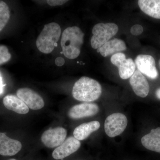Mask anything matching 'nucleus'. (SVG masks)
Wrapping results in <instances>:
<instances>
[{"label":"nucleus","mask_w":160,"mask_h":160,"mask_svg":"<svg viewBox=\"0 0 160 160\" xmlns=\"http://www.w3.org/2000/svg\"><path fill=\"white\" fill-rule=\"evenodd\" d=\"M84 33L78 26L66 28L63 31L61 45L66 58L74 59L79 56L84 42Z\"/></svg>","instance_id":"1"},{"label":"nucleus","mask_w":160,"mask_h":160,"mask_svg":"<svg viewBox=\"0 0 160 160\" xmlns=\"http://www.w3.org/2000/svg\"><path fill=\"white\" fill-rule=\"evenodd\" d=\"M102 88L96 80L87 77L80 78L75 83L72 94L76 100L81 102H93L101 96Z\"/></svg>","instance_id":"2"},{"label":"nucleus","mask_w":160,"mask_h":160,"mask_svg":"<svg viewBox=\"0 0 160 160\" xmlns=\"http://www.w3.org/2000/svg\"><path fill=\"white\" fill-rule=\"evenodd\" d=\"M61 34V29L58 23L46 24L36 41V46L41 52L49 54L57 46Z\"/></svg>","instance_id":"3"},{"label":"nucleus","mask_w":160,"mask_h":160,"mask_svg":"<svg viewBox=\"0 0 160 160\" xmlns=\"http://www.w3.org/2000/svg\"><path fill=\"white\" fill-rule=\"evenodd\" d=\"M118 31V27L113 23H98L92 29L91 46L97 49L114 37Z\"/></svg>","instance_id":"4"},{"label":"nucleus","mask_w":160,"mask_h":160,"mask_svg":"<svg viewBox=\"0 0 160 160\" xmlns=\"http://www.w3.org/2000/svg\"><path fill=\"white\" fill-rule=\"evenodd\" d=\"M127 124L128 120L125 115L120 112L112 113L106 118L105 132L109 137H115L122 133Z\"/></svg>","instance_id":"5"},{"label":"nucleus","mask_w":160,"mask_h":160,"mask_svg":"<svg viewBox=\"0 0 160 160\" xmlns=\"http://www.w3.org/2000/svg\"><path fill=\"white\" fill-rule=\"evenodd\" d=\"M110 61L118 68L119 74L122 79L130 78L135 71L136 65L133 60L131 58H126V55L122 52L113 54Z\"/></svg>","instance_id":"6"},{"label":"nucleus","mask_w":160,"mask_h":160,"mask_svg":"<svg viewBox=\"0 0 160 160\" xmlns=\"http://www.w3.org/2000/svg\"><path fill=\"white\" fill-rule=\"evenodd\" d=\"M135 64L139 71L152 79L158 78V72L154 58L149 55L140 54L135 60Z\"/></svg>","instance_id":"7"},{"label":"nucleus","mask_w":160,"mask_h":160,"mask_svg":"<svg viewBox=\"0 0 160 160\" xmlns=\"http://www.w3.org/2000/svg\"><path fill=\"white\" fill-rule=\"evenodd\" d=\"M67 130L62 127H58L49 129L43 132L41 140L47 147L52 148L58 147L65 141Z\"/></svg>","instance_id":"8"},{"label":"nucleus","mask_w":160,"mask_h":160,"mask_svg":"<svg viewBox=\"0 0 160 160\" xmlns=\"http://www.w3.org/2000/svg\"><path fill=\"white\" fill-rule=\"evenodd\" d=\"M16 93L18 97L30 109L39 110L45 106V102L42 98L36 92L29 88H20L18 89Z\"/></svg>","instance_id":"9"},{"label":"nucleus","mask_w":160,"mask_h":160,"mask_svg":"<svg viewBox=\"0 0 160 160\" xmlns=\"http://www.w3.org/2000/svg\"><path fill=\"white\" fill-rule=\"evenodd\" d=\"M81 143L74 137L67 138L62 145L57 147L52 153V156L56 160H62L77 151Z\"/></svg>","instance_id":"10"},{"label":"nucleus","mask_w":160,"mask_h":160,"mask_svg":"<svg viewBox=\"0 0 160 160\" xmlns=\"http://www.w3.org/2000/svg\"><path fill=\"white\" fill-rule=\"evenodd\" d=\"M99 108L95 103L85 102L75 105L68 112V116L72 119H77L93 116L97 114Z\"/></svg>","instance_id":"11"},{"label":"nucleus","mask_w":160,"mask_h":160,"mask_svg":"<svg viewBox=\"0 0 160 160\" xmlns=\"http://www.w3.org/2000/svg\"><path fill=\"white\" fill-rule=\"evenodd\" d=\"M129 83L138 96L145 98L149 94V85L146 77L138 70L135 71L130 77Z\"/></svg>","instance_id":"12"},{"label":"nucleus","mask_w":160,"mask_h":160,"mask_svg":"<svg viewBox=\"0 0 160 160\" xmlns=\"http://www.w3.org/2000/svg\"><path fill=\"white\" fill-rule=\"evenodd\" d=\"M22 144L18 140L12 139L5 133L0 132V155L12 156L21 150Z\"/></svg>","instance_id":"13"},{"label":"nucleus","mask_w":160,"mask_h":160,"mask_svg":"<svg viewBox=\"0 0 160 160\" xmlns=\"http://www.w3.org/2000/svg\"><path fill=\"white\" fill-rule=\"evenodd\" d=\"M127 49L126 43L119 39L114 38L109 40L102 47L97 49V52H100L104 57L110 55L115 54L119 52L125 51Z\"/></svg>","instance_id":"14"},{"label":"nucleus","mask_w":160,"mask_h":160,"mask_svg":"<svg viewBox=\"0 0 160 160\" xmlns=\"http://www.w3.org/2000/svg\"><path fill=\"white\" fill-rule=\"evenodd\" d=\"M3 102L6 109L19 114H25L29 112V107L19 98L13 95L5 96Z\"/></svg>","instance_id":"15"},{"label":"nucleus","mask_w":160,"mask_h":160,"mask_svg":"<svg viewBox=\"0 0 160 160\" xmlns=\"http://www.w3.org/2000/svg\"><path fill=\"white\" fill-rule=\"evenodd\" d=\"M141 142L146 149L160 153V127L152 129L142 138Z\"/></svg>","instance_id":"16"},{"label":"nucleus","mask_w":160,"mask_h":160,"mask_svg":"<svg viewBox=\"0 0 160 160\" xmlns=\"http://www.w3.org/2000/svg\"><path fill=\"white\" fill-rule=\"evenodd\" d=\"M100 127V123L97 121L83 123L75 129L73 136L77 139L82 141L87 138L92 132L99 129Z\"/></svg>","instance_id":"17"},{"label":"nucleus","mask_w":160,"mask_h":160,"mask_svg":"<svg viewBox=\"0 0 160 160\" xmlns=\"http://www.w3.org/2000/svg\"><path fill=\"white\" fill-rule=\"evenodd\" d=\"M138 4L141 10L146 14L160 19V0H139Z\"/></svg>","instance_id":"18"},{"label":"nucleus","mask_w":160,"mask_h":160,"mask_svg":"<svg viewBox=\"0 0 160 160\" xmlns=\"http://www.w3.org/2000/svg\"><path fill=\"white\" fill-rule=\"evenodd\" d=\"M10 17V10L8 5L0 1V32L7 25Z\"/></svg>","instance_id":"19"},{"label":"nucleus","mask_w":160,"mask_h":160,"mask_svg":"<svg viewBox=\"0 0 160 160\" xmlns=\"http://www.w3.org/2000/svg\"><path fill=\"white\" fill-rule=\"evenodd\" d=\"M11 55L6 46L0 45V65L7 62L10 60Z\"/></svg>","instance_id":"20"},{"label":"nucleus","mask_w":160,"mask_h":160,"mask_svg":"<svg viewBox=\"0 0 160 160\" xmlns=\"http://www.w3.org/2000/svg\"><path fill=\"white\" fill-rule=\"evenodd\" d=\"M143 32V28L141 25L137 24L131 27L130 32L134 36H138L142 34Z\"/></svg>","instance_id":"21"},{"label":"nucleus","mask_w":160,"mask_h":160,"mask_svg":"<svg viewBox=\"0 0 160 160\" xmlns=\"http://www.w3.org/2000/svg\"><path fill=\"white\" fill-rule=\"evenodd\" d=\"M67 2L68 1L65 0H48L46 1L48 5L51 6H62Z\"/></svg>","instance_id":"22"},{"label":"nucleus","mask_w":160,"mask_h":160,"mask_svg":"<svg viewBox=\"0 0 160 160\" xmlns=\"http://www.w3.org/2000/svg\"><path fill=\"white\" fill-rule=\"evenodd\" d=\"M65 61L64 59L62 57H58L56 59L55 63L56 65L58 66H62L65 64Z\"/></svg>","instance_id":"23"},{"label":"nucleus","mask_w":160,"mask_h":160,"mask_svg":"<svg viewBox=\"0 0 160 160\" xmlns=\"http://www.w3.org/2000/svg\"><path fill=\"white\" fill-rule=\"evenodd\" d=\"M5 86H6V85H4L3 84L2 78L1 74H0V95L3 93V89H4V87Z\"/></svg>","instance_id":"24"},{"label":"nucleus","mask_w":160,"mask_h":160,"mask_svg":"<svg viewBox=\"0 0 160 160\" xmlns=\"http://www.w3.org/2000/svg\"><path fill=\"white\" fill-rule=\"evenodd\" d=\"M156 96L158 99L160 100V88L157 89L156 91Z\"/></svg>","instance_id":"25"},{"label":"nucleus","mask_w":160,"mask_h":160,"mask_svg":"<svg viewBox=\"0 0 160 160\" xmlns=\"http://www.w3.org/2000/svg\"><path fill=\"white\" fill-rule=\"evenodd\" d=\"M9 160H17L15 159H9Z\"/></svg>","instance_id":"26"},{"label":"nucleus","mask_w":160,"mask_h":160,"mask_svg":"<svg viewBox=\"0 0 160 160\" xmlns=\"http://www.w3.org/2000/svg\"><path fill=\"white\" fill-rule=\"evenodd\" d=\"M159 64H160V61H159Z\"/></svg>","instance_id":"27"}]
</instances>
